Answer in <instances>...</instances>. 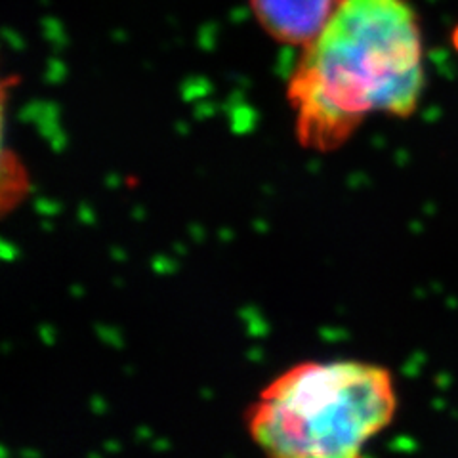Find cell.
<instances>
[{
	"instance_id": "7a4b0ae2",
	"label": "cell",
	"mask_w": 458,
	"mask_h": 458,
	"mask_svg": "<svg viewBox=\"0 0 458 458\" xmlns=\"http://www.w3.org/2000/svg\"><path fill=\"white\" fill-rule=\"evenodd\" d=\"M397 411L392 372L355 360L283 370L247 409V432L277 458H355Z\"/></svg>"
},
{
	"instance_id": "3957f363",
	"label": "cell",
	"mask_w": 458,
	"mask_h": 458,
	"mask_svg": "<svg viewBox=\"0 0 458 458\" xmlns=\"http://www.w3.org/2000/svg\"><path fill=\"white\" fill-rule=\"evenodd\" d=\"M336 0H250L258 23L286 47H308L336 8Z\"/></svg>"
},
{
	"instance_id": "6da1fadb",
	"label": "cell",
	"mask_w": 458,
	"mask_h": 458,
	"mask_svg": "<svg viewBox=\"0 0 458 458\" xmlns=\"http://www.w3.org/2000/svg\"><path fill=\"white\" fill-rule=\"evenodd\" d=\"M424 89L420 23L407 0H340L286 96L300 146L331 153L372 114L411 117Z\"/></svg>"
},
{
	"instance_id": "277c9868",
	"label": "cell",
	"mask_w": 458,
	"mask_h": 458,
	"mask_svg": "<svg viewBox=\"0 0 458 458\" xmlns=\"http://www.w3.org/2000/svg\"><path fill=\"white\" fill-rule=\"evenodd\" d=\"M453 45H454V48L458 50V27L454 29V33H453Z\"/></svg>"
}]
</instances>
